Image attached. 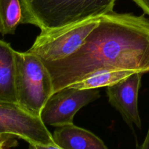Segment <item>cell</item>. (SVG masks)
Wrapping results in <instances>:
<instances>
[{"label":"cell","instance_id":"cell-12","mask_svg":"<svg viewBox=\"0 0 149 149\" xmlns=\"http://www.w3.org/2000/svg\"><path fill=\"white\" fill-rule=\"evenodd\" d=\"M15 137L10 135H0V149H10L17 144Z\"/></svg>","mask_w":149,"mask_h":149},{"label":"cell","instance_id":"cell-4","mask_svg":"<svg viewBox=\"0 0 149 149\" xmlns=\"http://www.w3.org/2000/svg\"><path fill=\"white\" fill-rule=\"evenodd\" d=\"M100 17L65 26L48 33H41L29 49L43 62L58 61L78 50L86 37L98 24Z\"/></svg>","mask_w":149,"mask_h":149},{"label":"cell","instance_id":"cell-5","mask_svg":"<svg viewBox=\"0 0 149 149\" xmlns=\"http://www.w3.org/2000/svg\"><path fill=\"white\" fill-rule=\"evenodd\" d=\"M13 135L29 144L57 146L41 118L17 103L0 102V135Z\"/></svg>","mask_w":149,"mask_h":149},{"label":"cell","instance_id":"cell-14","mask_svg":"<svg viewBox=\"0 0 149 149\" xmlns=\"http://www.w3.org/2000/svg\"><path fill=\"white\" fill-rule=\"evenodd\" d=\"M29 149H63L58 146H42L29 144Z\"/></svg>","mask_w":149,"mask_h":149},{"label":"cell","instance_id":"cell-8","mask_svg":"<svg viewBox=\"0 0 149 149\" xmlns=\"http://www.w3.org/2000/svg\"><path fill=\"white\" fill-rule=\"evenodd\" d=\"M52 137L56 145L63 149H109L95 134L74 124L58 127Z\"/></svg>","mask_w":149,"mask_h":149},{"label":"cell","instance_id":"cell-11","mask_svg":"<svg viewBox=\"0 0 149 149\" xmlns=\"http://www.w3.org/2000/svg\"><path fill=\"white\" fill-rule=\"evenodd\" d=\"M135 72V70H109V71H100L94 73L81 81L76 82L68 87L79 90L85 89H98L103 87L114 84L121 81L125 77L131 75Z\"/></svg>","mask_w":149,"mask_h":149},{"label":"cell","instance_id":"cell-13","mask_svg":"<svg viewBox=\"0 0 149 149\" xmlns=\"http://www.w3.org/2000/svg\"><path fill=\"white\" fill-rule=\"evenodd\" d=\"M132 1L142 9L145 14L149 15V0H132Z\"/></svg>","mask_w":149,"mask_h":149},{"label":"cell","instance_id":"cell-15","mask_svg":"<svg viewBox=\"0 0 149 149\" xmlns=\"http://www.w3.org/2000/svg\"><path fill=\"white\" fill-rule=\"evenodd\" d=\"M136 149H149V127L145 140H144V141L141 145L137 147Z\"/></svg>","mask_w":149,"mask_h":149},{"label":"cell","instance_id":"cell-6","mask_svg":"<svg viewBox=\"0 0 149 149\" xmlns=\"http://www.w3.org/2000/svg\"><path fill=\"white\" fill-rule=\"evenodd\" d=\"M100 96L97 89L66 87L50 96L42 109L40 118L45 125L56 127L73 125L77 111Z\"/></svg>","mask_w":149,"mask_h":149},{"label":"cell","instance_id":"cell-10","mask_svg":"<svg viewBox=\"0 0 149 149\" xmlns=\"http://www.w3.org/2000/svg\"><path fill=\"white\" fill-rule=\"evenodd\" d=\"M25 21L23 0H0V33L3 36L14 34L17 26Z\"/></svg>","mask_w":149,"mask_h":149},{"label":"cell","instance_id":"cell-9","mask_svg":"<svg viewBox=\"0 0 149 149\" xmlns=\"http://www.w3.org/2000/svg\"><path fill=\"white\" fill-rule=\"evenodd\" d=\"M15 76V50L0 39V102L17 103Z\"/></svg>","mask_w":149,"mask_h":149},{"label":"cell","instance_id":"cell-3","mask_svg":"<svg viewBox=\"0 0 149 149\" xmlns=\"http://www.w3.org/2000/svg\"><path fill=\"white\" fill-rule=\"evenodd\" d=\"M15 63L17 104L40 117L45 103L53 94L50 74L43 61L29 51L15 50Z\"/></svg>","mask_w":149,"mask_h":149},{"label":"cell","instance_id":"cell-2","mask_svg":"<svg viewBox=\"0 0 149 149\" xmlns=\"http://www.w3.org/2000/svg\"><path fill=\"white\" fill-rule=\"evenodd\" d=\"M116 0H23L25 24L48 33L113 11Z\"/></svg>","mask_w":149,"mask_h":149},{"label":"cell","instance_id":"cell-7","mask_svg":"<svg viewBox=\"0 0 149 149\" xmlns=\"http://www.w3.org/2000/svg\"><path fill=\"white\" fill-rule=\"evenodd\" d=\"M145 74L138 71L117 83L107 87L109 101L122 115L125 122L132 129L135 125L141 129L142 124L138 110V93L141 79Z\"/></svg>","mask_w":149,"mask_h":149},{"label":"cell","instance_id":"cell-1","mask_svg":"<svg viewBox=\"0 0 149 149\" xmlns=\"http://www.w3.org/2000/svg\"><path fill=\"white\" fill-rule=\"evenodd\" d=\"M44 63L52 78L53 93L97 71L149 72V19L144 15L109 12L100 16L78 50Z\"/></svg>","mask_w":149,"mask_h":149}]
</instances>
